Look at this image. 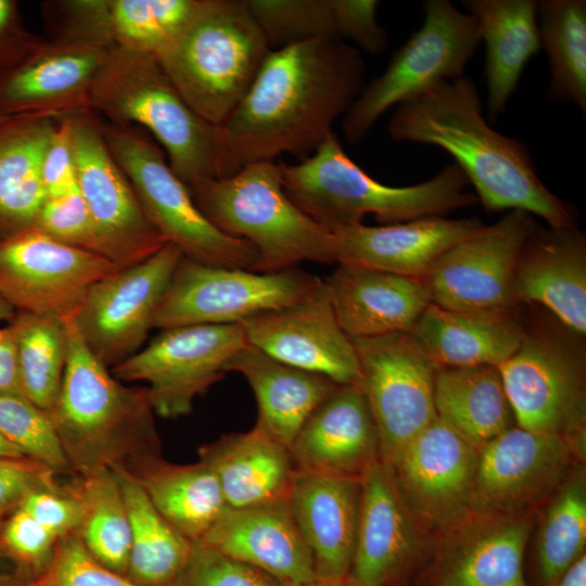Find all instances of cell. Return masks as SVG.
<instances>
[{
  "instance_id": "obj_42",
  "label": "cell",
  "mask_w": 586,
  "mask_h": 586,
  "mask_svg": "<svg viewBox=\"0 0 586 586\" xmlns=\"http://www.w3.org/2000/svg\"><path fill=\"white\" fill-rule=\"evenodd\" d=\"M82 506L76 533L101 564L126 575L131 532L119 482L113 471L77 476L71 485Z\"/></svg>"
},
{
  "instance_id": "obj_27",
  "label": "cell",
  "mask_w": 586,
  "mask_h": 586,
  "mask_svg": "<svg viewBox=\"0 0 586 586\" xmlns=\"http://www.w3.org/2000/svg\"><path fill=\"white\" fill-rule=\"evenodd\" d=\"M360 480L296 471L288 504L314 560L317 579L347 578L355 552Z\"/></svg>"
},
{
  "instance_id": "obj_10",
  "label": "cell",
  "mask_w": 586,
  "mask_h": 586,
  "mask_svg": "<svg viewBox=\"0 0 586 586\" xmlns=\"http://www.w3.org/2000/svg\"><path fill=\"white\" fill-rule=\"evenodd\" d=\"M322 281L296 267L264 273L201 265L182 256L155 311L153 328L241 323L304 300Z\"/></svg>"
},
{
  "instance_id": "obj_40",
  "label": "cell",
  "mask_w": 586,
  "mask_h": 586,
  "mask_svg": "<svg viewBox=\"0 0 586 586\" xmlns=\"http://www.w3.org/2000/svg\"><path fill=\"white\" fill-rule=\"evenodd\" d=\"M538 29L548 54L550 85L547 98L574 103L586 113V1H537Z\"/></svg>"
},
{
  "instance_id": "obj_2",
  "label": "cell",
  "mask_w": 586,
  "mask_h": 586,
  "mask_svg": "<svg viewBox=\"0 0 586 586\" xmlns=\"http://www.w3.org/2000/svg\"><path fill=\"white\" fill-rule=\"evenodd\" d=\"M387 131L395 141L436 145L449 153L487 213L521 211L555 230L574 227L572 207L542 182L528 148L486 123L470 77L442 81L398 105Z\"/></svg>"
},
{
  "instance_id": "obj_61",
  "label": "cell",
  "mask_w": 586,
  "mask_h": 586,
  "mask_svg": "<svg viewBox=\"0 0 586 586\" xmlns=\"http://www.w3.org/2000/svg\"><path fill=\"white\" fill-rule=\"evenodd\" d=\"M2 522H0V530H1Z\"/></svg>"
},
{
  "instance_id": "obj_32",
  "label": "cell",
  "mask_w": 586,
  "mask_h": 586,
  "mask_svg": "<svg viewBox=\"0 0 586 586\" xmlns=\"http://www.w3.org/2000/svg\"><path fill=\"white\" fill-rule=\"evenodd\" d=\"M524 331L513 310L461 311L430 303L410 333L442 370L498 367L517 351Z\"/></svg>"
},
{
  "instance_id": "obj_39",
  "label": "cell",
  "mask_w": 586,
  "mask_h": 586,
  "mask_svg": "<svg viewBox=\"0 0 586 586\" xmlns=\"http://www.w3.org/2000/svg\"><path fill=\"white\" fill-rule=\"evenodd\" d=\"M537 533L533 585L553 586L586 553V471L577 463L544 505Z\"/></svg>"
},
{
  "instance_id": "obj_24",
  "label": "cell",
  "mask_w": 586,
  "mask_h": 586,
  "mask_svg": "<svg viewBox=\"0 0 586 586\" xmlns=\"http://www.w3.org/2000/svg\"><path fill=\"white\" fill-rule=\"evenodd\" d=\"M200 0H58L42 4L52 37L157 56L183 29Z\"/></svg>"
},
{
  "instance_id": "obj_16",
  "label": "cell",
  "mask_w": 586,
  "mask_h": 586,
  "mask_svg": "<svg viewBox=\"0 0 586 586\" xmlns=\"http://www.w3.org/2000/svg\"><path fill=\"white\" fill-rule=\"evenodd\" d=\"M72 125L77 187L91 215L100 255L119 268L146 259L168 242L146 217L92 111L72 115Z\"/></svg>"
},
{
  "instance_id": "obj_56",
  "label": "cell",
  "mask_w": 586,
  "mask_h": 586,
  "mask_svg": "<svg viewBox=\"0 0 586 586\" xmlns=\"http://www.w3.org/2000/svg\"><path fill=\"white\" fill-rule=\"evenodd\" d=\"M25 582L0 545V586H20Z\"/></svg>"
},
{
  "instance_id": "obj_19",
  "label": "cell",
  "mask_w": 586,
  "mask_h": 586,
  "mask_svg": "<svg viewBox=\"0 0 586 586\" xmlns=\"http://www.w3.org/2000/svg\"><path fill=\"white\" fill-rule=\"evenodd\" d=\"M585 445L513 425L477 451L472 506L536 513L585 461Z\"/></svg>"
},
{
  "instance_id": "obj_55",
  "label": "cell",
  "mask_w": 586,
  "mask_h": 586,
  "mask_svg": "<svg viewBox=\"0 0 586 586\" xmlns=\"http://www.w3.org/2000/svg\"><path fill=\"white\" fill-rule=\"evenodd\" d=\"M553 586H586V553L579 557Z\"/></svg>"
},
{
  "instance_id": "obj_12",
  "label": "cell",
  "mask_w": 586,
  "mask_h": 586,
  "mask_svg": "<svg viewBox=\"0 0 586 586\" xmlns=\"http://www.w3.org/2000/svg\"><path fill=\"white\" fill-rule=\"evenodd\" d=\"M246 344L240 323L164 329L111 373L122 382L144 381L155 415L176 419L224 379L228 362Z\"/></svg>"
},
{
  "instance_id": "obj_60",
  "label": "cell",
  "mask_w": 586,
  "mask_h": 586,
  "mask_svg": "<svg viewBox=\"0 0 586 586\" xmlns=\"http://www.w3.org/2000/svg\"><path fill=\"white\" fill-rule=\"evenodd\" d=\"M8 118H10V117H1V116H0V122H1V120H4V119H8Z\"/></svg>"
},
{
  "instance_id": "obj_31",
  "label": "cell",
  "mask_w": 586,
  "mask_h": 586,
  "mask_svg": "<svg viewBox=\"0 0 586 586\" xmlns=\"http://www.w3.org/2000/svg\"><path fill=\"white\" fill-rule=\"evenodd\" d=\"M230 509L288 500L295 473L290 449L254 425L220 435L198 449Z\"/></svg>"
},
{
  "instance_id": "obj_49",
  "label": "cell",
  "mask_w": 586,
  "mask_h": 586,
  "mask_svg": "<svg viewBox=\"0 0 586 586\" xmlns=\"http://www.w3.org/2000/svg\"><path fill=\"white\" fill-rule=\"evenodd\" d=\"M56 473L28 457L0 456V522L21 508L38 489H60Z\"/></svg>"
},
{
  "instance_id": "obj_51",
  "label": "cell",
  "mask_w": 586,
  "mask_h": 586,
  "mask_svg": "<svg viewBox=\"0 0 586 586\" xmlns=\"http://www.w3.org/2000/svg\"><path fill=\"white\" fill-rule=\"evenodd\" d=\"M58 538L78 530L82 506L72 486L60 489H38L27 496L21 506Z\"/></svg>"
},
{
  "instance_id": "obj_6",
  "label": "cell",
  "mask_w": 586,
  "mask_h": 586,
  "mask_svg": "<svg viewBox=\"0 0 586 586\" xmlns=\"http://www.w3.org/2000/svg\"><path fill=\"white\" fill-rule=\"evenodd\" d=\"M188 187L217 229L255 249L252 271L277 272L302 262L335 264L333 233L293 203L276 162L251 163L228 177Z\"/></svg>"
},
{
  "instance_id": "obj_50",
  "label": "cell",
  "mask_w": 586,
  "mask_h": 586,
  "mask_svg": "<svg viewBox=\"0 0 586 586\" xmlns=\"http://www.w3.org/2000/svg\"><path fill=\"white\" fill-rule=\"evenodd\" d=\"M41 179L47 198L60 196L78 189L72 116L56 120L43 154Z\"/></svg>"
},
{
  "instance_id": "obj_5",
  "label": "cell",
  "mask_w": 586,
  "mask_h": 586,
  "mask_svg": "<svg viewBox=\"0 0 586 586\" xmlns=\"http://www.w3.org/2000/svg\"><path fill=\"white\" fill-rule=\"evenodd\" d=\"M90 107L110 123L148 129L187 186L224 177L220 127L190 107L155 56L110 49L93 79Z\"/></svg>"
},
{
  "instance_id": "obj_11",
  "label": "cell",
  "mask_w": 586,
  "mask_h": 586,
  "mask_svg": "<svg viewBox=\"0 0 586 586\" xmlns=\"http://www.w3.org/2000/svg\"><path fill=\"white\" fill-rule=\"evenodd\" d=\"M498 370L517 426L586 444L584 360L569 341L525 329Z\"/></svg>"
},
{
  "instance_id": "obj_15",
  "label": "cell",
  "mask_w": 586,
  "mask_h": 586,
  "mask_svg": "<svg viewBox=\"0 0 586 586\" xmlns=\"http://www.w3.org/2000/svg\"><path fill=\"white\" fill-rule=\"evenodd\" d=\"M173 243L94 282L71 315L89 352L106 368L138 353L182 258Z\"/></svg>"
},
{
  "instance_id": "obj_34",
  "label": "cell",
  "mask_w": 586,
  "mask_h": 586,
  "mask_svg": "<svg viewBox=\"0 0 586 586\" xmlns=\"http://www.w3.org/2000/svg\"><path fill=\"white\" fill-rule=\"evenodd\" d=\"M485 44L484 77L492 122L505 112L530 59L542 50L537 1L463 0Z\"/></svg>"
},
{
  "instance_id": "obj_3",
  "label": "cell",
  "mask_w": 586,
  "mask_h": 586,
  "mask_svg": "<svg viewBox=\"0 0 586 586\" xmlns=\"http://www.w3.org/2000/svg\"><path fill=\"white\" fill-rule=\"evenodd\" d=\"M62 320L67 360L58 399L47 416L72 474L128 470L162 456L146 386L117 380L85 346L71 316Z\"/></svg>"
},
{
  "instance_id": "obj_29",
  "label": "cell",
  "mask_w": 586,
  "mask_h": 586,
  "mask_svg": "<svg viewBox=\"0 0 586 586\" xmlns=\"http://www.w3.org/2000/svg\"><path fill=\"white\" fill-rule=\"evenodd\" d=\"M483 226L476 218L440 216L380 226L357 224L331 231L334 259L423 278L442 253Z\"/></svg>"
},
{
  "instance_id": "obj_46",
  "label": "cell",
  "mask_w": 586,
  "mask_h": 586,
  "mask_svg": "<svg viewBox=\"0 0 586 586\" xmlns=\"http://www.w3.org/2000/svg\"><path fill=\"white\" fill-rule=\"evenodd\" d=\"M171 586H285L262 570L201 543Z\"/></svg>"
},
{
  "instance_id": "obj_13",
  "label": "cell",
  "mask_w": 586,
  "mask_h": 586,
  "mask_svg": "<svg viewBox=\"0 0 586 586\" xmlns=\"http://www.w3.org/2000/svg\"><path fill=\"white\" fill-rule=\"evenodd\" d=\"M535 513L470 506L432 537L412 586H527L524 557Z\"/></svg>"
},
{
  "instance_id": "obj_20",
  "label": "cell",
  "mask_w": 586,
  "mask_h": 586,
  "mask_svg": "<svg viewBox=\"0 0 586 586\" xmlns=\"http://www.w3.org/2000/svg\"><path fill=\"white\" fill-rule=\"evenodd\" d=\"M356 547L347 578L355 586H406L432 542L381 459L364 474Z\"/></svg>"
},
{
  "instance_id": "obj_57",
  "label": "cell",
  "mask_w": 586,
  "mask_h": 586,
  "mask_svg": "<svg viewBox=\"0 0 586 586\" xmlns=\"http://www.w3.org/2000/svg\"><path fill=\"white\" fill-rule=\"evenodd\" d=\"M0 456L13 457V458L26 457L17 446H15L13 443L7 440L1 433H0Z\"/></svg>"
},
{
  "instance_id": "obj_41",
  "label": "cell",
  "mask_w": 586,
  "mask_h": 586,
  "mask_svg": "<svg viewBox=\"0 0 586 586\" xmlns=\"http://www.w3.org/2000/svg\"><path fill=\"white\" fill-rule=\"evenodd\" d=\"M8 326L15 342L23 396L47 413L58 399L65 371V324L53 316L16 311Z\"/></svg>"
},
{
  "instance_id": "obj_30",
  "label": "cell",
  "mask_w": 586,
  "mask_h": 586,
  "mask_svg": "<svg viewBox=\"0 0 586 586\" xmlns=\"http://www.w3.org/2000/svg\"><path fill=\"white\" fill-rule=\"evenodd\" d=\"M513 292L517 304L539 303L571 332L585 335V237L574 227H536L521 252Z\"/></svg>"
},
{
  "instance_id": "obj_26",
  "label": "cell",
  "mask_w": 586,
  "mask_h": 586,
  "mask_svg": "<svg viewBox=\"0 0 586 586\" xmlns=\"http://www.w3.org/2000/svg\"><path fill=\"white\" fill-rule=\"evenodd\" d=\"M200 542L285 586H308L316 579L311 552L288 500L227 508Z\"/></svg>"
},
{
  "instance_id": "obj_47",
  "label": "cell",
  "mask_w": 586,
  "mask_h": 586,
  "mask_svg": "<svg viewBox=\"0 0 586 586\" xmlns=\"http://www.w3.org/2000/svg\"><path fill=\"white\" fill-rule=\"evenodd\" d=\"M59 539L22 508L0 530V545L26 582L47 566Z\"/></svg>"
},
{
  "instance_id": "obj_9",
  "label": "cell",
  "mask_w": 586,
  "mask_h": 586,
  "mask_svg": "<svg viewBox=\"0 0 586 586\" xmlns=\"http://www.w3.org/2000/svg\"><path fill=\"white\" fill-rule=\"evenodd\" d=\"M423 11L421 27L394 53L385 71L362 88L343 116L341 128L347 143H360L393 106L463 76L481 43L474 17L448 0H428Z\"/></svg>"
},
{
  "instance_id": "obj_21",
  "label": "cell",
  "mask_w": 586,
  "mask_h": 586,
  "mask_svg": "<svg viewBox=\"0 0 586 586\" xmlns=\"http://www.w3.org/2000/svg\"><path fill=\"white\" fill-rule=\"evenodd\" d=\"M240 324L247 344L270 357L340 385L360 386L355 346L337 322L324 281L304 300Z\"/></svg>"
},
{
  "instance_id": "obj_33",
  "label": "cell",
  "mask_w": 586,
  "mask_h": 586,
  "mask_svg": "<svg viewBox=\"0 0 586 586\" xmlns=\"http://www.w3.org/2000/svg\"><path fill=\"white\" fill-rule=\"evenodd\" d=\"M229 371L241 373L254 392L255 425L289 449L308 417L339 385L283 364L250 344L230 359Z\"/></svg>"
},
{
  "instance_id": "obj_22",
  "label": "cell",
  "mask_w": 586,
  "mask_h": 586,
  "mask_svg": "<svg viewBox=\"0 0 586 586\" xmlns=\"http://www.w3.org/2000/svg\"><path fill=\"white\" fill-rule=\"evenodd\" d=\"M110 49L51 37L16 64L0 69V116L62 118L91 111L93 79Z\"/></svg>"
},
{
  "instance_id": "obj_14",
  "label": "cell",
  "mask_w": 586,
  "mask_h": 586,
  "mask_svg": "<svg viewBox=\"0 0 586 586\" xmlns=\"http://www.w3.org/2000/svg\"><path fill=\"white\" fill-rule=\"evenodd\" d=\"M372 412L380 459L391 466L435 418L436 368L410 332L351 337Z\"/></svg>"
},
{
  "instance_id": "obj_54",
  "label": "cell",
  "mask_w": 586,
  "mask_h": 586,
  "mask_svg": "<svg viewBox=\"0 0 586 586\" xmlns=\"http://www.w3.org/2000/svg\"><path fill=\"white\" fill-rule=\"evenodd\" d=\"M0 395L24 397L18 374L15 342L8 324L0 328Z\"/></svg>"
},
{
  "instance_id": "obj_37",
  "label": "cell",
  "mask_w": 586,
  "mask_h": 586,
  "mask_svg": "<svg viewBox=\"0 0 586 586\" xmlns=\"http://www.w3.org/2000/svg\"><path fill=\"white\" fill-rule=\"evenodd\" d=\"M434 406L436 417L477 451L515 425L501 375L495 366L437 370Z\"/></svg>"
},
{
  "instance_id": "obj_7",
  "label": "cell",
  "mask_w": 586,
  "mask_h": 586,
  "mask_svg": "<svg viewBox=\"0 0 586 586\" xmlns=\"http://www.w3.org/2000/svg\"><path fill=\"white\" fill-rule=\"evenodd\" d=\"M270 50L243 0H200L183 29L155 58L190 107L220 126Z\"/></svg>"
},
{
  "instance_id": "obj_28",
  "label": "cell",
  "mask_w": 586,
  "mask_h": 586,
  "mask_svg": "<svg viewBox=\"0 0 586 586\" xmlns=\"http://www.w3.org/2000/svg\"><path fill=\"white\" fill-rule=\"evenodd\" d=\"M323 281L337 322L349 337L410 332L431 303L423 278L336 264Z\"/></svg>"
},
{
  "instance_id": "obj_45",
  "label": "cell",
  "mask_w": 586,
  "mask_h": 586,
  "mask_svg": "<svg viewBox=\"0 0 586 586\" xmlns=\"http://www.w3.org/2000/svg\"><path fill=\"white\" fill-rule=\"evenodd\" d=\"M20 586H139L97 561L76 532L61 537L47 566Z\"/></svg>"
},
{
  "instance_id": "obj_38",
  "label": "cell",
  "mask_w": 586,
  "mask_h": 586,
  "mask_svg": "<svg viewBox=\"0 0 586 586\" xmlns=\"http://www.w3.org/2000/svg\"><path fill=\"white\" fill-rule=\"evenodd\" d=\"M113 472L119 482L130 523L126 576L139 586H171L183 570L193 543L162 517L128 472Z\"/></svg>"
},
{
  "instance_id": "obj_52",
  "label": "cell",
  "mask_w": 586,
  "mask_h": 586,
  "mask_svg": "<svg viewBox=\"0 0 586 586\" xmlns=\"http://www.w3.org/2000/svg\"><path fill=\"white\" fill-rule=\"evenodd\" d=\"M340 40L349 39L359 49L381 53L386 49L385 29L377 21L375 0H333Z\"/></svg>"
},
{
  "instance_id": "obj_1",
  "label": "cell",
  "mask_w": 586,
  "mask_h": 586,
  "mask_svg": "<svg viewBox=\"0 0 586 586\" xmlns=\"http://www.w3.org/2000/svg\"><path fill=\"white\" fill-rule=\"evenodd\" d=\"M364 73L360 51L344 41L314 39L271 49L219 126L224 177L281 154L309 156L361 92Z\"/></svg>"
},
{
  "instance_id": "obj_59",
  "label": "cell",
  "mask_w": 586,
  "mask_h": 586,
  "mask_svg": "<svg viewBox=\"0 0 586 586\" xmlns=\"http://www.w3.org/2000/svg\"><path fill=\"white\" fill-rule=\"evenodd\" d=\"M308 586H355L353 585L348 578L341 579V581H322V579H315L311 584Z\"/></svg>"
},
{
  "instance_id": "obj_18",
  "label": "cell",
  "mask_w": 586,
  "mask_h": 586,
  "mask_svg": "<svg viewBox=\"0 0 586 586\" xmlns=\"http://www.w3.org/2000/svg\"><path fill=\"white\" fill-rule=\"evenodd\" d=\"M107 258L33 227L0 241V297L15 311L71 316L87 290L119 270Z\"/></svg>"
},
{
  "instance_id": "obj_4",
  "label": "cell",
  "mask_w": 586,
  "mask_h": 586,
  "mask_svg": "<svg viewBox=\"0 0 586 586\" xmlns=\"http://www.w3.org/2000/svg\"><path fill=\"white\" fill-rule=\"evenodd\" d=\"M279 168L289 198L329 231L362 224L366 215L391 225L443 217L477 202L455 163L418 184H383L345 153L334 132L300 163H281Z\"/></svg>"
},
{
  "instance_id": "obj_53",
  "label": "cell",
  "mask_w": 586,
  "mask_h": 586,
  "mask_svg": "<svg viewBox=\"0 0 586 586\" xmlns=\"http://www.w3.org/2000/svg\"><path fill=\"white\" fill-rule=\"evenodd\" d=\"M29 31L15 0H0V69L10 67L43 42Z\"/></svg>"
},
{
  "instance_id": "obj_48",
  "label": "cell",
  "mask_w": 586,
  "mask_h": 586,
  "mask_svg": "<svg viewBox=\"0 0 586 586\" xmlns=\"http://www.w3.org/2000/svg\"><path fill=\"white\" fill-rule=\"evenodd\" d=\"M35 227L64 244L100 255L95 228L78 189L46 198Z\"/></svg>"
},
{
  "instance_id": "obj_17",
  "label": "cell",
  "mask_w": 586,
  "mask_h": 586,
  "mask_svg": "<svg viewBox=\"0 0 586 586\" xmlns=\"http://www.w3.org/2000/svg\"><path fill=\"white\" fill-rule=\"evenodd\" d=\"M536 227L532 215L510 211L447 249L423 277L431 303L461 311L513 310L517 265Z\"/></svg>"
},
{
  "instance_id": "obj_44",
  "label": "cell",
  "mask_w": 586,
  "mask_h": 586,
  "mask_svg": "<svg viewBox=\"0 0 586 586\" xmlns=\"http://www.w3.org/2000/svg\"><path fill=\"white\" fill-rule=\"evenodd\" d=\"M0 433L22 453L55 473H71L44 411L22 396L0 395Z\"/></svg>"
},
{
  "instance_id": "obj_43",
  "label": "cell",
  "mask_w": 586,
  "mask_h": 586,
  "mask_svg": "<svg viewBox=\"0 0 586 586\" xmlns=\"http://www.w3.org/2000/svg\"><path fill=\"white\" fill-rule=\"evenodd\" d=\"M270 49L314 40H340L333 0H243Z\"/></svg>"
},
{
  "instance_id": "obj_36",
  "label": "cell",
  "mask_w": 586,
  "mask_h": 586,
  "mask_svg": "<svg viewBox=\"0 0 586 586\" xmlns=\"http://www.w3.org/2000/svg\"><path fill=\"white\" fill-rule=\"evenodd\" d=\"M125 471L162 517L192 543L200 542L228 508L216 476L200 460L177 464L158 456Z\"/></svg>"
},
{
  "instance_id": "obj_23",
  "label": "cell",
  "mask_w": 586,
  "mask_h": 586,
  "mask_svg": "<svg viewBox=\"0 0 586 586\" xmlns=\"http://www.w3.org/2000/svg\"><path fill=\"white\" fill-rule=\"evenodd\" d=\"M477 450L437 417L390 467L421 524L432 534L472 506Z\"/></svg>"
},
{
  "instance_id": "obj_35",
  "label": "cell",
  "mask_w": 586,
  "mask_h": 586,
  "mask_svg": "<svg viewBox=\"0 0 586 586\" xmlns=\"http://www.w3.org/2000/svg\"><path fill=\"white\" fill-rule=\"evenodd\" d=\"M56 120L23 115L0 122V241L36 226L47 198L41 164Z\"/></svg>"
},
{
  "instance_id": "obj_58",
  "label": "cell",
  "mask_w": 586,
  "mask_h": 586,
  "mask_svg": "<svg viewBox=\"0 0 586 586\" xmlns=\"http://www.w3.org/2000/svg\"><path fill=\"white\" fill-rule=\"evenodd\" d=\"M15 309L0 297V321H10L15 315Z\"/></svg>"
},
{
  "instance_id": "obj_25",
  "label": "cell",
  "mask_w": 586,
  "mask_h": 586,
  "mask_svg": "<svg viewBox=\"0 0 586 586\" xmlns=\"http://www.w3.org/2000/svg\"><path fill=\"white\" fill-rule=\"evenodd\" d=\"M290 454L296 471L361 480L380 460V441L360 386L339 384L303 424Z\"/></svg>"
},
{
  "instance_id": "obj_8",
  "label": "cell",
  "mask_w": 586,
  "mask_h": 586,
  "mask_svg": "<svg viewBox=\"0 0 586 586\" xmlns=\"http://www.w3.org/2000/svg\"><path fill=\"white\" fill-rule=\"evenodd\" d=\"M112 155L128 177L157 231L198 264L252 270L257 258L246 241L217 229L199 209L189 187L164 153L137 127L100 123Z\"/></svg>"
}]
</instances>
